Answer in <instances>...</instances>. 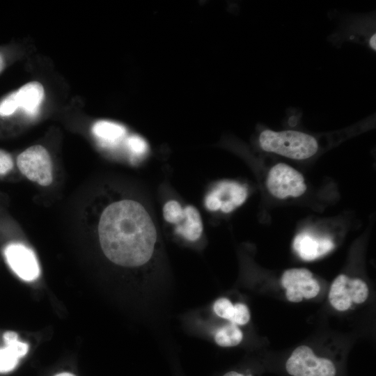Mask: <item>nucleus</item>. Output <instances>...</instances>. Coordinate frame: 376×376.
Returning <instances> with one entry per match:
<instances>
[{
	"instance_id": "nucleus-1",
	"label": "nucleus",
	"mask_w": 376,
	"mask_h": 376,
	"mask_svg": "<svg viewBox=\"0 0 376 376\" xmlns=\"http://www.w3.org/2000/svg\"><path fill=\"white\" fill-rule=\"evenodd\" d=\"M99 242L106 258L116 265L155 269L162 252L155 221L142 203L130 198L107 205L97 226Z\"/></svg>"
},
{
	"instance_id": "nucleus-2",
	"label": "nucleus",
	"mask_w": 376,
	"mask_h": 376,
	"mask_svg": "<svg viewBox=\"0 0 376 376\" xmlns=\"http://www.w3.org/2000/svg\"><path fill=\"white\" fill-rule=\"evenodd\" d=\"M260 148L292 159H306L317 153L319 145L316 138L296 130L274 131L265 130L258 136Z\"/></svg>"
},
{
	"instance_id": "nucleus-3",
	"label": "nucleus",
	"mask_w": 376,
	"mask_h": 376,
	"mask_svg": "<svg viewBox=\"0 0 376 376\" xmlns=\"http://www.w3.org/2000/svg\"><path fill=\"white\" fill-rule=\"evenodd\" d=\"M285 367L290 376H336L337 374L336 366L331 359L318 357L305 345L293 350Z\"/></svg>"
},
{
	"instance_id": "nucleus-4",
	"label": "nucleus",
	"mask_w": 376,
	"mask_h": 376,
	"mask_svg": "<svg viewBox=\"0 0 376 376\" xmlns=\"http://www.w3.org/2000/svg\"><path fill=\"white\" fill-rule=\"evenodd\" d=\"M368 295L369 289L365 281L340 274L331 285L328 299L334 308L338 311H345L354 304L365 302Z\"/></svg>"
},
{
	"instance_id": "nucleus-5",
	"label": "nucleus",
	"mask_w": 376,
	"mask_h": 376,
	"mask_svg": "<svg viewBox=\"0 0 376 376\" xmlns=\"http://www.w3.org/2000/svg\"><path fill=\"white\" fill-rule=\"evenodd\" d=\"M20 172L29 180L42 186L52 182V164L48 151L42 146H33L21 152L17 158Z\"/></svg>"
},
{
	"instance_id": "nucleus-6",
	"label": "nucleus",
	"mask_w": 376,
	"mask_h": 376,
	"mask_svg": "<svg viewBox=\"0 0 376 376\" xmlns=\"http://www.w3.org/2000/svg\"><path fill=\"white\" fill-rule=\"evenodd\" d=\"M267 187L271 194L280 199L300 196L306 190L303 175L284 163L272 167L267 178Z\"/></svg>"
},
{
	"instance_id": "nucleus-7",
	"label": "nucleus",
	"mask_w": 376,
	"mask_h": 376,
	"mask_svg": "<svg viewBox=\"0 0 376 376\" xmlns=\"http://www.w3.org/2000/svg\"><path fill=\"white\" fill-rule=\"evenodd\" d=\"M248 196L245 185L234 181L218 182L205 196L204 204L210 212L230 213L242 205Z\"/></svg>"
},
{
	"instance_id": "nucleus-8",
	"label": "nucleus",
	"mask_w": 376,
	"mask_h": 376,
	"mask_svg": "<svg viewBox=\"0 0 376 376\" xmlns=\"http://www.w3.org/2000/svg\"><path fill=\"white\" fill-rule=\"evenodd\" d=\"M281 283L285 289L287 299L293 303L300 302L303 299H313L320 290L318 281L313 278L312 272L306 268L285 270L281 276Z\"/></svg>"
},
{
	"instance_id": "nucleus-9",
	"label": "nucleus",
	"mask_w": 376,
	"mask_h": 376,
	"mask_svg": "<svg viewBox=\"0 0 376 376\" xmlns=\"http://www.w3.org/2000/svg\"><path fill=\"white\" fill-rule=\"evenodd\" d=\"M4 256L10 268L22 279L31 281L39 276L37 259L33 252L26 246L10 244L4 249Z\"/></svg>"
},
{
	"instance_id": "nucleus-10",
	"label": "nucleus",
	"mask_w": 376,
	"mask_h": 376,
	"mask_svg": "<svg viewBox=\"0 0 376 376\" xmlns=\"http://www.w3.org/2000/svg\"><path fill=\"white\" fill-rule=\"evenodd\" d=\"M334 245L329 238L315 237L306 233L296 235L293 248L304 260H313L333 249Z\"/></svg>"
},
{
	"instance_id": "nucleus-11",
	"label": "nucleus",
	"mask_w": 376,
	"mask_h": 376,
	"mask_svg": "<svg viewBox=\"0 0 376 376\" xmlns=\"http://www.w3.org/2000/svg\"><path fill=\"white\" fill-rule=\"evenodd\" d=\"M6 343L4 348H0V373L13 370L18 363V359L24 356L29 350L26 343L17 340V334L7 331L3 334Z\"/></svg>"
},
{
	"instance_id": "nucleus-12",
	"label": "nucleus",
	"mask_w": 376,
	"mask_h": 376,
	"mask_svg": "<svg viewBox=\"0 0 376 376\" xmlns=\"http://www.w3.org/2000/svg\"><path fill=\"white\" fill-rule=\"evenodd\" d=\"M176 235L189 242L198 241L203 233V224L200 212L191 205L184 207V218L175 226Z\"/></svg>"
},
{
	"instance_id": "nucleus-13",
	"label": "nucleus",
	"mask_w": 376,
	"mask_h": 376,
	"mask_svg": "<svg viewBox=\"0 0 376 376\" xmlns=\"http://www.w3.org/2000/svg\"><path fill=\"white\" fill-rule=\"evenodd\" d=\"M19 107L29 115H35L39 109L44 97V89L41 84L31 81L15 91Z\"/></svg>"
},
{
	"instance_id": "nucleus-14",
	"label": "nucleus",
	"mask_w": 376,
	"mask_h": 376,
	"mask_svg": "<svg viewBox=\"0 0 376 376\" xmlns=\"http://www.w3.org/2000/svg\"><path fill=\"white\" fill-rule=\"evenodd\" d=\"M92 132L102 145L106 147L116 146L127 134L123 125L109 120L97 121L93 125Z\"/></svg>"
},
{
	"instance_id": "nucleus-15",
	"label": "nucleus",
	"mask_w": 376,
	"mask_h": 376,
	"mask_svg": "<svg viewBox=\"0 0 376 376\" xmlns=\"http://www.w3.org/2000/svg\"><path fill=\"white\" fill-rule=\"evenodd\" d=\"M215 343L224 347L239 345L243 339V333L237 324H226L219 328L214 335Z\"/></svg>"
},
{
	"instance_id": "nucleus-16",
	"label": "nucleus",
	"mask_w": 376,
	"mask_h": 376,
	"mask_svg": "<svg viewBox=\"0 0 376 376\" xmlns=\"http://www.w3.org/2000/svg\"><path fill=\"white\" fill-rule=\"evenodd\" d=\"M162 212L164 221L174 226L180 224L184 218V207L174 199L164 203Z\"/></svg>"
},
{
	"instance_id": "nucleus-17",
	"label": "nucleus",
	"mask_w": 376,
	"mask_h": 376,
	"mask_svg": "<svg viewBox=\"0 0 376 376\" xmlns=\"http://www.w3.org/2000/svg\"><path fill=\"white\" fill-rule=\"evenodd\" d=\"M125 144L133 160H137L148 150V146L145 139L138 135H131L126 138Z\"/></svg>"
},
{
	"instance_id": "nucleus-18",
	"label": "nucleus",
	"mask_w": 376,
	"mask_h": 376,
	"mask_svg": "<svg viewBox=\"0 0 376 376\" xmlns=\"http://www.w3.org/2000/svg\"><path fill=\"white\" fill-rule=\"evenodd\" d=\"M212 308L217 316L230 321L234 311V304L228 299L220 297L216 299Z\"/></svg>"
},
{
	"instance_id": "nucleus-19",
	"label": "nucleus",
	"mask_w": 376,
	"mask_h": 376,
	"mask_svg": "<svg viewBox=\"0 0 376 376\" xmlns=\"http://www.w3.org/2000/svg\"><path fill=\"white\" fill-rule=\"evenodd\" d=\"M249 309L245 304L236 303L234 304V311L230 323L237 325H244L250 320Z\"/></svg>"
},
{
	"instance_id": "nucleus-20",
	"label": "nucleus",
	"mask_w": 376,
	"mask_h": 376,
	"mask_svg": "<svg viewBox=\"0 0 376 376\" xmlns=\"http://www.w3.org/2000/svg\"><path fill=\"white\" fill-rule=\"evenodd\" d=\"M19 107L15 92H13L0 102V116H10Z\"/></svg>"
},
{
	"instance_id": "nucleus-21",
	"label": "nucleus",
	"mask_w": 376,
	"mask_h": 376,
	"mask_svg": "<svg viewBox=\"0 0 376 376\" xmlns=\"http://www.w3.org/2000/svg\"><path fill=\"white\" fill-rule=\"evenodd\" d=\"M13 166L11 156L7 152L0 150V175L8 173Z\"/></svg>"
},
{
	"instance_id": "nucleus-22",
	"label": "nucleus",
	"mask_w": 376,
	"mask_h": 376,
	"mask_svg": "<svg viewBox=\"0 0 376 376\" xmlns=\"http://www.w3.org/2000/svg\"><path fill=\"white\" fill-rule=\"evenodd\" d=\"M223 376H253V375L251 374L244 375L243 373L232 370V371L226 373Z\"/></svg>"
},
{
	"instance_id": "nucleus-23",
	"label": "nucleus",
	"mask_w": 376,
	"mask_h": 376,
	"mask_svg": "<svg viewBox=\"0 0 376 376\" xmlns=\"http://www.w3.org/2000/svg\"><path fill=\"white\" fill-rule=\"evenodd\" d=\"M368 44H369L370 47L373 50L375 51L376 46H375V33L370 36L368 41Z\"/></svg>"
},
{
	"instance_id": "nucleus-24",
	"label": "nucleus",
	"mask_w": 376,
	"mask_h": 376,
	"mask_svg": "<svg viewBox=\"0 0 376 376\" xmlns=\"http://www.w3.org/2000/svg\"><path fill=\"white\" fill-rule=\"evenodd\" d=\"M3 65H4L3 59L2 56L0 54V72L3 68Z\"/></svg>"
},
{
	"instance_id": "nucleus-25",
	"label": "nucleus",
	"mask_w": 376,
	"mask_h": 376,
	"mask_svg": "<svg viewBox=\"0 0 376 376\" xmlns=\"http://www.w3.org/2000/svg\"><path fill=\"white\" fill-rule=\"evenodd\" d=\"M56 376H75V375L69 373H62L56 375Z\"/></svg>"
}]
</instances>
